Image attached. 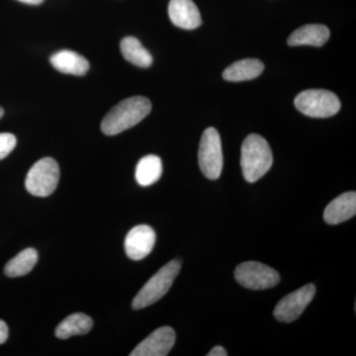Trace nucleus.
Wrapping results in <instances>:
<instances>
[{
	"mask_svg": "<svg viewBox=\"0 0 356 356\" xmlns=\"http://www.w3.org/2000/svg\"><path fill=\"white\" fill-rule=\"evenodd\" d=\"M152 103L144 96H133L113 107L102 123V132L107 136L118 135L139 124L149 114Z\"/></svg>",
	"mask_w": 356,
	"mask_h": 356,
	"instance_id": "1",
	"label": "nucleus"
},
{
	"mask_svg": "<svg viewBox=\"0 0 356 356\" xmlns=\"http://www.w3.org/2000/svg\"><path fill=\"white\" fill-rule=\"evenodd\" d=\"M273 163V152L261 136L252 134L243 140L241 166L245 179L254 184L268 172Z\"/></svg>",
	"mask_w": 356,
	"mask_h": 356,
	"instance_id": "2",
	"label": "nucleus"
},
{
	"mask_svg": "<svg viewBox=\"0 0 356 356\" xmlns=\"http://www.w3.org/2000/svg\"><path fill=\"white\" fill-rule=\"evenodd\" d=\"M180 268H181V264L177 259H173L165 266L161 267L136 295L133 300V309L140 310V309L146 308L163 298L172 287L173 281L179 273Z\"/></svg>",
	"mask_w": 356,
	"mask_h": 356,
	"instance_id": "3",
	"label": "nucleus"
},
{
	"mask_svg": "<svg viewBox=\"0 0 356 356\" xmlns=\"http://www.w3.org/2000/svg\"><path fill=\"white\" fill-rule=\"evenodd\" d=\"M295 107L301 113L313 118H327L341 109L339 97L325 89H308L302 91L294 100Z\"/></svg>",
	"mask_w": 356,
	"mask_h": 356,
	"instance_id": "4",
	"label": "nucleus"
},
{
	"mask_svg": "<svg viewBox=\"0 0 356 356\" xmlns=\"http://www.w3.org/2000/svg\"><path fill=\"white\" fill-rule=\"evenodd\" d=\"M60 180V168L51 158H44L30 168L25 179V187L30 194L38 197L50 196Z\"/></svg>",
	"mask_w": 356,
	"mask_h": 356,
	"instance_id": "5",
	"label": "nucleus"
},
{
	"mask_svg": "<svg viewBox=\"0 0 356 356\" xmlns=\"http://www.w3.org/2000/svg\"><path fill=\"white\" fill-rule=\"evenodd\" d=\"M201 172L209 179H218L222 170V143L219 133L215 128H207L201 137L198 153Z\"/></svg>",
	"mask_w": 356,
	"mask_h": 356,
	"instance_id": "6",
	"label": "nucleus"
},
{
	"mask_svg": "<svg viewBox=\"0 0 356 356\" xmlns=\"http://www.w3.org/2000/svg\"><path fill=\"white\" fill-rule=\"evenodd\" d=\"M236 280L252 290L269 289L280 283V275L275 269L257 261L241 264L235 270Z\"/></svg>",
	"mask_w": 356,
	"mask_h": 356,
	"instance_id": "7",
	"label": "nucleus"
},
{
	"mask_svg": "<svg viewBox=\"0 0 356 356\" xmlns=\"http://www.w3.org/2000/svg\"><path fill=\"white\" fill-rule=\"evenodd\" d=\"M315 294L316 287L314 284H307L296 291L290 293L278 302L273 311L274 317L280 322H294L305 311Z\"/></svg>",
	"mask_w": 356,
	"mask_h": 356,
	"instance_id": "8",
	"label": "nucleus"
},
{
	"mask_svg": "<svg viewBox=\"0 0 356 356\" xmlns=\"http://www.w3.org/2000/svg\"><path fill=\"white\" fill-rule=\"evenodd\" d=\"M175 332L172 327H161L152 332L130 353L131 356H165L175 343Z\"/></svg>",
	"mask_w": 356,
	"mask_h": 356,
	"instance_id": "9",
	"label": "nucleus"
},
{
	"mask_svg": "<svg viewBox=\"0 0 356 356\" xmlns=\"http://www.w3.org/2000/svg\"><path fill=\"white\" fill-rule=\"evenodd\" d=\"M156 243V233L147 225L134 227L125 238V252L129 259L140 261L151 254Z\"/></svg>",
	"mask_w": 356,
	"mask_h": 356,
	"instance_id": "10",
	"label": "nucleus"
},
{
	"mask_svg": "<svg viewBox=\"0 0 356 356\" xmlns=\"http://www.w3.org/2000/svg\"><path fill=\"white\" fill-rule=\"evenodd\" d=\"M168 15L173 25L185 30H193L202 23L198 7L192 0H170Z\"/></svg>",
	"mask_w": 356,
	"mask_h": 356,
	"instance_id": "11",
	"label": "nucleus"
},
{
	"mask_svg": "<svg viewBox=\"0 0 356 356\" xmlns=\"http://www.w3.org/2000/svg\"><path fill=\"white\" fill-rule=\"evenodd\" d=\"M356 214V193L346 192L334 199L325 207L324 219L330 225H337L348 221Z\"/></svg>",
	"mask_w": 356,
	"mask_h": 356,
	"instance_id": "12",
	"label": "nucleus"
},
{
	"mask_svg": "<svg viewBox=\"0 0 356 356\" xmlns=\"http://www.w3.org/2000/svg\"><path fill=\"white\" fill-rule=\"evenodd\" d=\"M331 36L329 28L323 24H308L302 26L290 35L288 44L292 47L309 46L322 47Z\"/></svg>",
	"mask_w": 356,
	"mask_h": 356,
	"instance_id": "13",
	"label": "nucleus"
},
{
	"mask_svg": "<svg viewBox=\"0 0 356 356\" xmlns=\"http://www.w3.org/2000/svg\"><path fill=\"white\" fill-rule=\"evenodd\" d=\"M51 65L63 74L84 76L89 70V63L86 58L74 51L62 50L50 58Z\"/></svg>",
	"mask_w": 356,
	"mask_h": 356,
	"instance_id": "14",
	"label": "nucleus"
},
{
	"mask_svg": "<svg viewBox=\"0 0 356 356\" xmlns=\"http://www.w3.org/2000/svg\"><path fill=\"white\" fill-rule=\"evenodd\" d=\"M264 70L261 60L257 58H245L229 65L222 72V77L228 81H252L261 76Z\"/></svg>",
	"mask_w": 356,
	"mask_h": 356,
	"instance_id": "15",
	"label": "nucleus"
},
{
	"mask_svg": "<svg viewBox=\"0 0 356 356\" xmlns=\"http://www.w3.org/2000/svg\"><path fill=\"white\" fill-rule=\"evenodd\" d=\"M93 327L92 318L83 313L72 314L65 318L56 329V336L60 339L88 334Z\"/></svg>",
	"mask_w": 356,
	"mask_h": 356,
	"instance_id": "16",
	"label": "nucleus"
},
{
	"mask_svg": "<svg viewBox=\"0 0 356 356\" xmlns=\"http://www.w3.org/2000/svg\"><path fill=\"white\" fill-rule=\"evenodd\" d=\"M163 175V163L161 158L149 154L140 159L136 168V180L140 186H149L156 184Z\"/></svg>",
	"mask_w": 356,
	"mask_h": 356,
	"instance_id": "17",
	"label": "nucleus"
},
{
	"mask_svg": "<svg viewBox=\"0 0 356 356\" xmlns=\"http://www.w3.org/2000/svg\"><path fill=\"white\" fill-rule=\"evenodd\" d=\"M122 55L131 64L140 67H149L153 64V57L149 51L135 37H126L121 41Z\"/></svg>",
	"mask_w": 356,
	"mask_h": 356,
	"instance_id": "18",
	"label": "nucleus"
},
{
	"mask_svg": "<svg viewBox=\"0 0 356 356\" xmlns=\"http://www.w3.org/2000/svg\"><path fill=\"white\" fill-rule=\"evenodd\" d=\"M38 261V252L34 248H26L13 259H10L4 268V273L8 277H20L30 273Z\"/></svg>",
	"mask_w": 356,
	"mask_h": 356,
	"instance_id": "19",
	"label": "nucleus"
},
{
	"mask_svg": "<svg viewBox=\"0 0 356 356\" xmlns=\"http://www.w3.org/2000/svg\"><path fill=\"white\" fill-rule=\"evenodd\" d=\"M15 136L10 133L0 134V161L6 159L16 147Z\"/></svg>",
	"mask_w": 356,
	"mask_h": 356,
	"instance_id": "20",
	"label": "nucleus"
},
{
	"mask_svg": "<svg viewBox=\"0 0 356 356\" xmlns=\"http://www.w3.org/2000/svg\"><path fill=\"white\" fill-rule=\"evenodd\" d=\"M7 337H8V327L6 322L0 320V344L6 343Z\"/></svg>",
	"mask_w": 356,
	"mask_h": 356,
	"instance_id": "21",
	"label": "nucleus"
},
{
	"mask_svg": "<svg viewBox=\"0 0 356 356\" xmlns=\"http://www.w3.org/2000/svg\"><path fill=\"white\" fill-rule=\"evenodd\" d=\"M208 356H227L228 355V353L225 350L224 348L221 346H215L212 350H210V353H208Z\"/></svg>",
	"mask_w": 356,
	"mask_h": 356,
	"instance_id": "22",
	"label": "nucleus"
},
{
	"mask_svg": "<svg viewBox=\"0 0 356 356\" xmlns=\"http://www.w3.org/2000/svg\"><path fill=\"white\" fill-rule=\"evenodd\" d=\"M18 1L26 4H31V6H38V4L43 3L44 0H18Z\"/></svg>",
	"mask_w": 356,
	"mask_h": 356,
	"instance_id": "23",
	"label": "nucleus"
},
{
	"mask_svg": "<svg viewBox=\"0 0 356 356\" xmlns=\"http://www.w3.org/2000/svg\"><path fill=\"white\" fill-rule=\"evenodd\" d=\"M3 114H4L3 109H2L1 107H0V118H1L2 116H3Z\"/></svg>",
	"mask_w": 356,
	"mask_h": 356,
	"instance_id": "24",
	"label": "nucleus"
}]
</instances>
